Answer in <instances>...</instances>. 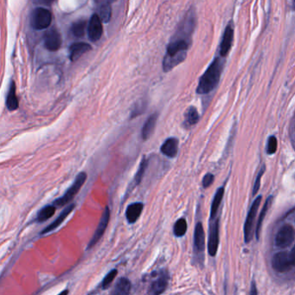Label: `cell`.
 Instances as JSON below:
<instances>
[{
  "label": "cell",
  "instance_id": "15",
  "mask_svg": "<svg viewBox=\"0 0 295 295\" xmlns=\"http://www.w3.org/2000/svg\"><path fill=\"white\" fill-rule=\"evenodd\" d=\"M160 151L168 158H175L179 151V140L176 138H169L161 146Z\"/></svg>",
  "mask_w": 295,
  "mask_h": 295
},
{
  "label": "cell",
  "instance_id": "14",
  "mask_svg": "<svg viewBox=\"0 0 295 295\" xmlns=\"http://www.w3.org/2000/svg\"><path fill=\"white\" fill-rule=\"evenodd\" d=\"M92 50L91 45L87 43H75L69 47V59L75 62L79 59L83 54Z\"/></svg>",
  "mask_w": 295,
  "mask_h": 295
},
{
  "label": "cell",
  "instance_id": "3",
  "mask_svg": "<svg viewBox=\"0 0 295 295\" xmlns=\"http://www.w3.org/2000/svg\"><path fill=\"white\" fill-rule=\"evenodd\" d=\"M87 174L85 173H80L78 174L76 179H75L74 183L72 184L71 186L67 190L65 194L63 195V197H60L58 199L56 200L54 202V205L58 206V207H62V206L66 205L73 200L75 197V195L79 192L80 188L82 187L84 183L86 182Z\"/></svg>",
  "mask_w": 295,
  "mask_h": 295
},
{
  "label": "cell",
  "instance_id": "35",
  "mask_svg": "<svg viewBox=\"0 0 295 295\" xmlns=\"http://www.w3.org/2000/svg\"><path fill=\"white\" fill-rule=\"evenodd\" d=\"M290 257H291V260H292V266L295 267V245L294 247H292V251L290 252Z\"/></svg>",
  "mask_w": 295,
  "mask_h": 295
},
{
  "label": "cell",
  "instance_id": "23",
  "mask_svg": "<svg viewBox=\"0 0 295 295\" xmlns=\"http://www.w3.org/2000/svg\"><path fill=\"white\" fill-rule=\"evenodd\" d=\"M224 188L222 187L220 189H218L217 193L215 195L214 198H213V201H212V209H210V218L212 220L215 219L216 216L218 214V210L220 207L221 203H222V200H223V197H224Z\"/></svg>",
  "mask_w": 295,
  "mask_h": 295
},
{
  "label": "cell",
  "instance_id": "18",
  "mask_svg": "<svg viewBox=\"0 0 295 295\" xmlns=\"http://www.w3.org/2000/svg\"><path fill=\"white\" fill-rule=\"evenodd\" d=\"M144 205L142 203H134L127 208L125 218L129 224H134L140 218V215L143 210Z\"/></svg>",
  "mask_w": 295,
  "mask_h": 295
},
{
  "label": "cell",
  "instance_id": "9",
  "mask_svg": "<svg viewBox=\"0 0 295 295\" xmlns=\"http://www.w3.org/2000/svg\"><path fill=\"white\" fill-rule=\"evenodd\" d=\"M89 37L92 42H97L102 37L103 33L102 22L98 14H94L90 18L89 26H88Z\"/></svg>",
  "mask_w": 295,
  "mask_h": 295
},
{
  "label": "cell",
  "instance_id": "26",
  "mask_svg": "<svg viewBox=\"0 0 295 295\" xmlns=\"http://www.w3.org/2000/svg\"><path fill=\"white\" fill-rule=\"evenodd\" d=\"M87 23L85 20L81 19V20H78L75 22L74 24H72L70 30L71 33L75 36V37H82L85 34V30H86Z\"/></svg>",
  "mask_w": 295,
  "mask_h": 295
},
{
  "label": "cell",
  "instance_id": "29",
  "mask_svg": "<svg viewBox=\"0 0 295 295\" xmlns=\"http://www.w3.org/2000/svg\"><path fill=\"white\" fill-rule=\"evenodd\" d=\"M147 166H148V160L144 157L141 162H140L139 170H138L136 175L134 177V184H135V185H140L141 180L143 179L144 174L146 173Z\"/></svg>",
  "mask_w": 295,
  "mask_h": 295
},
{
  "label": "cell",
  "instance_id": "30",
  "mask_svg": "<svg viewBox=\"0 0 295 295\" xmlns=\"http://www.w3.org/2000/svg\"><path fill=\"white\" fill-rule=\"evenodd\" d=\"M117 274H118V271L116 269H113V270L108 272V274L105 276L104 279L102 280V286L103 289H107L109 285L113 282V280L116 277Z\"/></svg>",
  "mask_w": 295,
  "mask_h": 295
},
{
  "label": "cell",
  "instance_id": "32",
  "mask_svg": "<svg viewBox=\"0 0 295 295\" xmlns=\"http://www.w3.org/2000/svg\"><path fill=\"white\" fill-rule=\"evenodd\" d=\"M265 172V165H263L262 167V169L260 171L258 175H257V179H256V182H255V185H254L253 187V195L255 196L256 194L259 191L260 186H261V180H262V178L263 176V173Z\"/></svg>",
  "mask_w": 295,
  "mask_h": 295
},
{
  "label": "cell",
  "instance_id": "10",
  "mask_svg": "<svg viewBox=\"0 0 295 295\" xmlns=\"http://www.w3.org/2000/svg\"><path fill=\"white\" fill-rule=\"evenodd\" d=\"M169 281V274L166 270H161L158 277L152 281L150 287L149 295H160L166 290Z\"/></svg>",
  "mask_w": 295,
  "mask_h": 295
},
{
  "label": "cell",
  "instance_id": "12",
  "mask_svg": "<svg viewBox=\"0 0 295 295\" xmlns=\"http://www.w3.org/2000/svg\"><path fill=\"white\" fill-rule=\"evenodd\" d=\"M219 245V220L217 219L209 227V241H208V251L209 256L215 257L218 253Z\"/></svg>",
  "mask_w": 295,
  "mask_h": 295
},
{
  "label": "cell",
  "instance_id": "31",
  "mask_svg": "<svg viewBox=\"0 0 295 295\" xmlns=\"http://www.w3.org/2000/svg\"><path fill=\"white\" fill-rule=\"evenodd\" d=\"M277 140L274 136H271L268 139V148H267V152H268V154L275 153V152L277 151Z\"/></svg>",
  "mask_w": 295,
  "mask_h": 295
},
{
  "label": "cell",
  "instance_id": "2",
  "mask_svg": "<svg viewBox=\"0 0 295 295\" xmlns=\"http://www.w3.org/2000/svg\"><path fill=\"white\" fill-rule=\"evenodd\" d=\"M224 61L216 58L209 66L204 74L200 78L199 83L197 88V93L199 95H205L212 92L218 86L220 80L221 74L224 69Z\"/></svg>",
  "mask_w": 295,
  "mask_h": 295
},
{
  "label": "cell",
  "instance_id": "22",
  "mask_svg": "<svg viewBox=\"0 0 295 295\" xmlns=\"http://www.w3.org/2000/svg\"><path fill=\"white\" fill-rule=\"evenodd\" d=\"M272 201H273V197H268L267 201H266L265 204L262 209V212L260 213L259 219L257 222V229H256V236H257V240H259L260 235H261V230H262V227H263V221L265 218L266 215L268 213V210L271 206Z\"/></svg>",
  "mask_w": 295,
  "mask_h": 295
},
{
  "label": "cell",
  "instance_id": "24",
  "mask_svg": "<svg viewBox=\"0 0 295 295\" xmlns=\"http://www.w3.org/2000/svg\"><path fill=\"white\" fill-rule=\"evenodd\" d=\"M199 120V114L194 107H189L185 113V125L187 128L196 125Z\"/></svg>",
  "mask_w": 295,
  "mask_h": 295
},
{
  "label": "cell",
  "instance_id": "21",
  "mask_svg": "<svg viewBox=\"0 0 295 295\" xmlns=\"http://www.w3.org/2000/svg\"><path fill=\"white\" fill-rule=\"evenodd\" d=\"M158 119V113H155L152 114L151 116L147 119L145 124H144L143 129H142V138L144 140H148L150 136L152 135V132L154 130Z\"/></svg>",
  "mask_w": 295,
  "mask_h": 295
},
{
  "label": "cell",
  "instance_id": "28",
  "mask_svg": "<svg viewBox=\"0 0 295 295\" xmlns=\"http://www.w3.org/2000/svg\"><path fill=\"white\" fill-rule=\"evenodd\" d=\"M187 231V222L185 218H180L177 221L173 228V233L177 237H182Z\"/></svg>",
  "mask_w": 295,
  "mask_h": 295
},
{
  "label": "cell",
  "instance_id": "13",
  "mask_svg": "<svg viewBox=\"0 0 295 295\" xmlns=\"http://www.w3.org/2000/svg\"><path fill=\"white\" fill-rule=\"evenodd\" d=\"M233 39H234V29L232 23H230L224 31V37L220 45L221 57H227L232 46Z\"/></svg>",
  "mask_w": 295,
  "mask_h": 295
},
{
  "label": "cell",
  "instance_id": "37",
  "mask_svg": "<svg viewBox=\"0 0 295 295\" xmlns=\"http://www.w3.org/2000/svg\"><path fill=\"white\" fill-rule=\"evenodd\" d=\"M292 7H293V10L295 11V1L293 2V6H292Z\"/></svg>",
  "mask_w": 295,
  "mask_h": 295
},
{
  "label": "cell",
  "instance_id": "20",
  "mask_svg": "<svg viewBox=\"0 0 295 295\" xmlns=\"http://www.w3.org/2000/svg\"><path fill=\"white\" fill-rule=\"evenodd\" d=\"M131 291V282L128 278H120L114 286L111 295H129Z\"/></svg>",
  "mask_w": 295,
  "mask_h": 295
},
{
  "label": "cell",
  "instance_id": "36",
  "mask_svg": "<svg viewBox=\"0 0 295 295\" xmlns=\"http://www.w3.org/2000/svg\"><path fill=\"white\" fill-rule=\"evenodd\" d=\"M69 294V290H63V292H60L58 295H68Z\"/></svg>",
  "mask_w": 295,
  "mask_h": 295
},
{
  "label": "cell",
  "instance_id": "25",
  "mask_svg": "<svg viewBox=\"0 0 295 295\" xmlns=\"http://www.w3.org/2000/svg\"><path fill=\"white\" fill-rule=\"evenodd\" d=\"M56 212V206L47 205L44 207L42 209L39 210L36 216V221L38 223H44L45 221L48 220L49 218L53 217Z\"/></svg>",
  "mask_w": 295,
  "mask_h": 295
},
{
  "label": "cell",
  "instance_id": "5",
  "mask_svg": "<svg viewBox=\"0 0 295 295\" xmlns=\"http://www.w3.org/2000/svg\"><path fill=\"white\" fill-rule=\"evenodd\" d=\"M261 202H262V196L257 197L255 199L252 205H251L249 212L247 213L244 224V241L246 243L250 242L251 240L253 238L254 226H255L254 224H255V220H256V217H257Z\"/></svg>",
  "mask_w": 295,
  "mask_h": 295
},
{
  "label": "cell",
  "instance_id": "33",
  "mask_svg": "<svg viewBox=\"0 0 295 295\" xmlns=\"http://www.w3.org/2000/svg\"><path fill=\"white\" fill-rule=\"evenodd\" d=\"M214 182V176L212 175V173H208L206 174L203 179V188H208Z\"/></svg>",
  "mask_w": 295,
  "mask_h": 295
},
{
  "label": "cell",
  "instance_id": "16",
  "mask_svg": "<svg viewBox=\"0 0 295 295\" xmlns=\"http://www.w3.org/2000/svg\"><path fill=\"white\" fill-rule=\"evenodd\" d=\"M75 204H70L68 207H66L65 209H63V212L59 215V217L54 221L52 224H50L48 227L45 228V230L41 231V235L48 234V233L57 229L61 224H63V222H64L67 217L73 212V209H75Z\"/></svg>",
  "mask_w": 295,
  "mask_h": 295
},
{
  "label": "cell",
  "instance_id": "19",
  "mask_svg": "<svg viewBox=\"0 0 295 295\" xmlns=\"http://www.w3.org/2000/svg\"><path fill=\"white\" fill-rule=\"evenodd\" d=\"M6 103L8 110L15 111L18 108V100L16 95V84L13 80H11L9 89H8V94L6 96Z\"/></svg>",
  "mask_w": 295,
  "mask_h": 295
},
{
  "label": "cell",
  "instance_id": "7",
  "mask_svg": "<svg viewBox=\"0 0 295 295\" xmlns=\"http://www.w3.org/2000/svg\"><path fill=\"white\" fill-rule=\"evenodd\" d=\"M272 267L278 273H286L293 267L290 253L279 252L275 254L272 260Z\"/></svg>",
  "mask_w": 295,
  "mask_h": 295
},
{
  "label": "cell",
  "instance_id": "27",
  "mask_svg": "<svg viewBox=\"0 0 295 295\" xmlns=\"http://www.w3.org/2000/svg\"><path fill=\"white\" fill-rule=\"evenodd\" d=\"M98 16L103 23H108L112 16V7L110 4H102L99 9Z\"/></svg>",
  "mask_w": 295,
  "mask_h": 295
},
{
  "label": "cell",
  "instance_id": "17",
  "mask_svg": "<svg viewBox=\"0 0 295 295\" xmlns=\"http://www.w3.org/2000/svg\"><path fill=\"white\" fill-rule=\"evenodd\" d=\"M205 245V234L203 230V224L197 223L194 232V247L198 253H202L204 250Z\"/></svg>",
  "mask_w": 295,
  "mask_h": 295
},
{
  "label": "cell",
  "instance_id": "6",
  "mask_svg": "<svg viewBox=\"0 0 295 295\" xmlns=\"http://www.w3.org/2000/svg\"><path fill=\"white\" fill-rule=\"evenodd\" d=\"M294 228L290 224H285L280 228L275 237V245L278 247L285 248L289 247L294 241Z\"/></svg>",
  "mask_w": 295,
  "mask_h": 295
},
{
  "label": "cell",
  "instance_id": "8",
  "mask_svg": "<svg viewBox=\"0 0 295 295\" xmlns=\"http://www.w3.org/2000/svg\"><path fill=\"white\" fill-rule=\"evenodd\" d=\"M109 220H110V209L107 206L105 208L104 212L102 213V218L100 220V223H99V225L97 227V229H96V232L94 234L92 239L90 240L89 246H88L89 248H91V247H94L101 240L102 236L104 235L105 231L107 230Z\"/></svg>",
  "mask_w": 295,
  "mask_h": 295
},
{
  "label": "cell",
  "instance_id": "11",
  "mask_svg": "<svg viewBox=\"0 0 295 295\" xmlns=\"http://www.w3.org/2000/svg\"><path fill=\"white\" fill-rule=\"evenodd\" d=\"M61 45H62V37L57 29L51 28L48 31L45 32V46L48 51H52V52L58 51Z\"/></svg>",
  "mask_w": 295,
  "mask_h": 295
},
{
  "label": "cell",
  "instance_id": "1",
  "mask_svg": "<svg viewBox=\"0 0 295 295\" xmlns=\"http://www.w3.org/2000/svg\"><path fill=\"white\" fill-rule=\"evenodd\" d=\"M191 44V37L183 36L177 33L173 41L167 46L166 53L163 61V69L164 72L172 70L179 63L185 61L187 56V51Z\"/></svg>",
  "mask_w": 295,
  "mask_h": 295
},
{
  "label": "cell",
  "instance_id": "34",
  "mask_svg": "<svg viewBox=\"0 0 295 295\" xmlns=\"http://www.w3.org/2000/svg\"><path fill=\"white\" fill-rule=\"evenodd\" d=\"M250 295H258V291H257V284L255 281H252L251 284Z\"/></svg>",
  "mask_w": 295,
  "mask_h": 295
},
{
  "label": "cell",
  "instance_id": "4",
  "mask_svg": "<svg viewBox=\"0 0 295 295\" xmlns=\"http://www.w3.org/2000/svg\"><path fill=\"white\" fill-rule=\"evenodd\" d=\"M52 15L51 12L46 8L38 7L33 11L30 17V24L35 30H40L47 29L51 24Z\"/></svg>",
  "mask_w": 295,
  "mask_h": 295
}]
</instances>
